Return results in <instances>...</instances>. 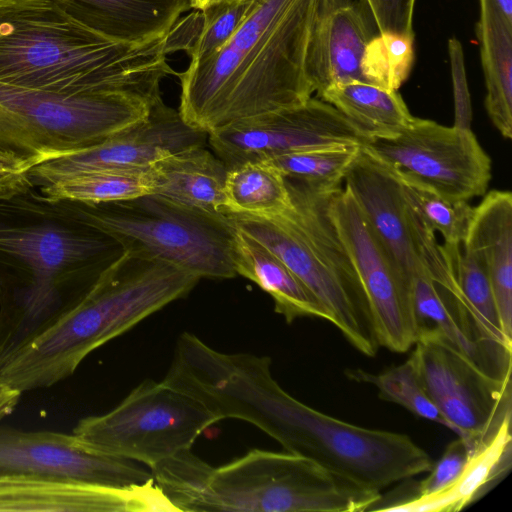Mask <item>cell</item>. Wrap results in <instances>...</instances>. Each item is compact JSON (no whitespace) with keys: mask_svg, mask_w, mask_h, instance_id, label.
<instances>
[{"mask_svg":"<svg viewBox=\"0 0 512 512\" xmlns=\"http://www.w3.org/2000/svg\"><path fill=\"white\" fill-rule=\"evenodd\" d=\"M448 53L455 103V125L470 128V97L467 85L463 48L458 39H449Z\"/></svg>","mask_w":512,"mask_h":512,"instance_id":"e575fe53","label":"cell"},{"mask_svg":"<svg viewBox=\"0 0 512 512\" xmlns=\"http://www.w3.org/2000/svg\"><path fill=\"white\" fill-rule=\"evenodd\" d=\"M2 1H4V0H0V2H2Z\"/></svg>","mask_w":512,"mask_h":512,"instance_id":"ab89813d","label":"cell"},{"mask_svg":"<svg viewBox=\"0 0 512 512\" xmlns=\"http://www.w3.org/2000/svg\"><path fill=\"white\" fill-rule=\"evenodd\" d=\"M176 512L151 479L125 487L0 475V512Z\"/></svg>","mask_w":512,"mask_h":512,"instance_id":"ac0fdd59","label":"cell"},{"mask_svg":"<svg viewBox=\"0 0 512 512\" xmlns=\"http://www.w3.org/2000/svg\"><path fill=\"white\" fill-rule=\"evenodd\" d=\"M123 251L68 200L33 187L0 201V365L73 306Z\"/></svg>","mask_w":512,"mask_h":512,"instance_id":"6da1fadb","label":"cell"},{"mask_svg":"<svg viewBox=\"0 0 512 512\" xmlns=\"http://www.w3.org/2000/svg\"><path fill=\"white\" fill-rule=\"evenodd\" d=\"M319 98L334 106L367 140L395 137L415 119L397 90L376 84H340Z\"/></svg>","mask_w":512,"mask_h":512,"instance_id":"484cf974","label":"cell"},{"mask_svg":"<svg viewBox=\"0 0 512 512\" xmlns=\"http://www.w3.org/2000/svg\"><path fill=\"white\" fill-rule=\"evenodd\" d=\"M347 376L354 381L374 385L382 399L401 405L418 417L445 426L443 417L426 393L410 357L404 363L378 374L356 369L348 370Z\"/></svg>","mask_w":512,"mask_h":512,"instance_id":"4dcf8cb0","label":"cell"},{"mask_svg":"<svg viewBox=\"0 0 512 512\" xmlns=\"http://www.w3.org/2000/svg\"><path fill=\"white\" fill-rule=\"evenodd\" d=\"M72 17L109 38L143 44L166 36L190 0H56Z\"/></svg>","mask_w":512,"mask_h":512,"instance_id":"44dd1931","label":"cell"},{"mask_svg":"<svg viewBox=\"0 0 512 512\" xmlns=\"http://www.w3.org/2000/svg\"><path fill=\"white\" fill-rule=\"evenodd\" d=\"M191 1V8L194 10H204L214 4H217L224 0H190Z\"/></svg>","mask_w":512,"mask_h":512,"instance_id":"74e56055","label":"cell"},{"mask_svg":"<svg viewBox=\"0 0 512 512\" xmlns=\"http://www.w3.org/2000/svg\"><path fill=\"white\" fill-rule=\"evenodd\" d=\"M381 60H382V47H381ZM382 78H383V63H382Z\"/></svg>","mask_w":512,"mask_h":512,"instance_id":"f35d334b","label":"cell"},{"mask_svg":"<svg viewBox=\"0 0 512 512\" xmlns=\"http://www.w3.org/2000/svg\"><path fill=\"white\" fill-rule=\"evenodd\" d=\"M391 167V166H390ZM407 205L444 244L460 246L465 239L473 208L468 201L450 200L426 185L395 170Z\"/></svg>","mask_w":512,"mask_h":512,"instance_id":"f546056e","label":"cell"},{"mask_svg":"<svg viewBox=\"0 0 512 512\" xmlns=\"http://www.w3.org/2000/svg\"><path fill=\"white\" fill-rule=\"evenodd\" d=\"M316 1L254 0L221 49L177 72L184 121L209 134L311 98L305 61Z\"/></svg>","mask_w":512,"mask_h":512,"instance_id":"7a4b0ae2","label":"cell"},{"mask_svg":"<svg viewBox=\"0 0 512 512\" xmlns=\"http://www.w3.org/2000/svg\"><path fill=\"white\" fill-rule=\"evenodd\" d=\"M329 214L358 272L378 345L396 353L407 352L418 338L411 282L377 239L346 188L332 193Z\"/></svg>","mask_w":512,"mask_h":512,"instance_id":"4fadbf2b","label":"cell"},{"mask_svg":"<svg viewBox=\"0 0 512 512\" xmlns=\"http://www.w3.org/2000/svg\"><path fill=\"white\" fill-rule=\"evenodd\" d=\"M414 346L410 358L426 393L473 455L511 420V374H489L435 330H420Z\"/></svg>","mask_w":512,"mask_h":512,"instance_id":"8fae6325","label":"cell"},{"mask_svg":"<svg viewBox=\"0 0 512 512\" xmlns=\"http://www.w3.org/2000/svg\"><path fill=\"white\" fill-rule=\"evenodd\" d=\"M363 146L397 172L450 200L483 196L491 180V159L469 127L415 117L395 137L369 139Z\"/></svg>","mask_w":512,"mask_h":512,"instance_id":"7c38bea8","label":"cell"},{"mask_svg":"<svg viewBox=\"0 0 512 512\" xmlns=\"http://www.w3.org/2000/svg\"><path fill=\"white\" fill-rule=\"evenodd\" d=\"M380 45L362 3L317 0L305 61L313 92L319 97L333 86L350 82L382 86Z\"/></svg>","mask_w":512,"mask_h":512,"instance_id":"2e32d148","label":"cell"},{"mask_svg":"<svg viewBox=\"0 0 512 512\" xmlns=\"http://www.w3.org/2000/svg\"><path fill=\"white\" fill-rule=\"evenodd\" d=\"M254 0H224L200 11L196 34L185 51L191 62L221 49L249 14Z\"/></svg>","mask_w":512,"mask_h":512,"instance_id":"1f68e13d","label":"cell"},{"mask_svg":"<svg viewBox=\"0 0 512 512\" xmlns=\"http://www.w3.org/2000/svg\"><path fill=\"white\" fill-rule=\"evenodd\" d=\"M21 394V392L0 380V420L13 412Z\"/></svg>","mask_w":512,"mask_h":512,"instance_id":"d590c367","label":"cell"},{"mask_svg":"<svg viewBox=\"0 0 512 512\" xmlns=\"http://www.w3.org/2000/svg\"><path fill=\"white\" fill-rule=\"evenodd\" d=\"M247 422L289 453L379 491L429 472L432 460L408 435L369 429L324 414L297 400L275 379L258 383L244 405Z\"/></svg>","mask_w":512,"mask_h":512,"instance_id":"52a82bcc","label":"cell"},{"mask_svg":"<svg viewBox=\"0 0 512 512\" xmlns=\"http://www.w3.org/2000/svg\"><path fill=\"white\" fill-rule=\"evenodd\" d=\"M226 212L275 217L292 205L286 178L267 161H246L228 168Z\"/></svg>","mask_w":512,"mask_h":512,"instance_id":"4316f807","label":"cell"},{"mask_svg":"<svg viewBox=\"0 0 512 512\" xmlns=\"http://www.w3.org/2000/svg\"><path fill=\"white\" fill-rule=\"evenodd\" d=\"M150 167L103 169L78 173L40 187L51 200L105 203L152 194Z\"/></svg>","mask_w":512,"mask_h":512,"instance_id":"83f0119b","label":"cell"},{"mask_svg":"<svg viewBox=\"0 0 512 512\" xmlns=\"http://www.w3.org/2000/svg\"><path fill=\"white\" fill-rule=\"evenodd\" d=\"M511 420L470 460L459 480L447 491L429 497L407 499L390 511L456 512L479 499L511 467Z\"/></svg>","mask_w":512,"mask_h":512,"instance_id":"d4e9b609","label":"cell"},{"mask_svg":"<svg viewBox=\"0 0 512 512\" xmlns=\"http://www.w3.org/2000/svg\"><path fill=\"white\" fill-rule=\"evenodd\" d=\"M416 0H361L382 39L397 38L413 43V13Z\"/></svg>","mask_w":512,"mask_h":512,"instance_id":"d6a6232c","label":"cell"},{"mask_svg":"<svg viewBox=\"0 0 512 512\" xmlns=\"http://www.w3.org/2000/svg\"><path fill=\"white\" fill-rule=\"evenodd\" d=\"M208 134L187 124L162 97L141 121L102 142L35 166L30 177L43 187L69 176L103 169L147 168L189 147L205 145Z\"/></svg>","mask_w":512,"mask_h":512,"instance_id":"9a60e30c","label":"cell"},{"mask_svg":"<svg viewBox=\"0 0 512 512\" xmlns=\"http://www.w3.org/2000/svg\"><path fill=\"white\" fill-rule=\"evenodd\" d=\"M218 416L201 400L165 379H147L115 408L82 418L73 432L94 450L150 469L183 451Z\"/></svg>","mask_w":512,"mask_h":512,"instance_id":"30bf717a","label":"cell"},{"mask_svg":"<svg viewBox=\"0 0 512 512\" xmlns=\"http://www.w3.org/2000/svg\"><path fill=\"white\" fill-rule=\"evenodd\" d=\"M199 280L123 251L73 306L0 365V380L23 393L68 378L95 349L186 296Z\"/></svg>","mask_w":512,"mask_h":512,"instance_id":"277c9868","label":"cell"},{"mask_svg":"<svg viewBox=\"0 0 512 512\" xmlns=\"http://www.w3.org/2000/svg\"><path fill=\"white\" fill-rule=\"evenodd\" d=\"M167 35L121 42L82 24L56 0H4L0 82L58 93L160 90L163 78L177 74L168 64Z\"/></svg>","mask_w":512,"mask_h":512,"instance_id":"3957f363","label":"cell"},{"mask_svg":"<svg viewBox=\"0 0 512 512\" xmlns=\"http://www.w3.org/2000/svg\"><path fill=\"white\" fill-rule=\"evenodd\" d=\"M70 202L125 252L173 265L200 279L237 275L235 227L226 215L210 214L157 194L96 204Z\"/></svg>","mask_w":512,"mask_h":512,"instance_id":"9c48e42d","label":"cell"},{"mask_svg":"<svg viewBox=\"0 0 512 512\" xmlns=\"http://www.w3.org/2000/svg\"><path fill=\"white\" fill-rule=\"evenodd\" d=\"M476 35L486 84L485 108L499 133L512 137V23L493 0H479Z\"/></svg>","mask_w":512,"mask_h":512,"instance_id":"cb8c5ba5","label":"cell"},{"mask_svg":"<svg viewBox=\"0 0 512 512\" xmlns=\"http://www.w3.org/2000/svg\"><path fill=\"white\" fill-rule=\"evenodd\" d=\"M235 227V226H234ZM233 259L241 275L268 293L275 312L287 323L300 317H318L331 322V316L307 286L271 250L235 227Z\"/></svg>","mask_w":512,"mask_h":512,"instance_id":"603a6c76","label":"cell"},{"mask_svg":"<svg viewBox=\"0 0 512 512\" xmlns=\"http://www.w3.org/2000/svg\"><path fill=\"white\" fill-rule=\"evenodd\" d=\"M291 207L275 217L226 212L231 223L277 255L325 307L333 323L362 354L378 342L355 264L329 214L332 192L286 179Z\"/></svg>","mask_w":512,"mask_h":512,"instance_id":"8992f818","label":"cell"},{"mask_svg":"<svg viewBox=\"0 0 512 512\" xmlns=\"http://www.w3.org/2000/svg\"><path fill=\"white\" fill-rule=\"evenodd\" d=\"M504 18L512 23V0H493Z\"/></svg>","mask_w":512,"mask_h":512,"instance_id":"8d00e7d4","label":"cell"},{"mask_svg":"<svg viewBox=\"0 0 512 512\" xmlns=\"http://www.w3.org/2000/svg\"><path fill=\"white\" fill-rule=\"evenodd\" d=\"M160 90L58 93L0 82V150L43 162L76 153L144 119Z\"/></svg>","mask_w":512,"mask_h":512,"instance_id":"ba28073f","label":"cell"},{"mask_svg":"<svg viewBox=\"0 0 512 512\" xmlns=\"http://www.w3.org/2000/svg\"><path fill=\"white\" fill-rule=\"evenodd\" d=\"M157 194L214 215H225L228 168L215 154L198 145L171 154L150 166Z\"/></svg>","mask_w":512,"mask_h":512,"instance_id":"7402d4cb","label":"cell"},{"mask_svg":"<svg viewBox=\"0 0 512 512\" xmlns=\"http://www.w3.org/2000/svg\"><path fill=\"white\" fill-rule=\"evenodd\" d=\"M362 146V145H361ZM360 145H337L313 148L269 158L286 179L300 182L320 192L340 187Z\"/></svg>","mask_w":512,"mask_h":512,"instance_id":"f1b7e54d","label":"cell"},{"mask_svg":"<svg viewBox=\"0 0 512 512\" xmlns=\"http://www.w3.org/2000/svg\"><path fill=\"white\" fill-rule=\"evenodd\" d=\"M0 475H33L125 487L153 479L135 461L94 450L74 432L0 427Z\"/></svg>","mask_w":512,"mask_h":512,"instance_id":"e0dca14e","label":"cell"},{"mask_svg":"<svg viewBox=\"0 0 512 512\" xmlns=\"http://www.w3.org/2000/svg\"><path fill=\"white\" fill-rule=\"evenodd\" d=\"M227 168L326 146L363 145L367 139L334 106L318 98L245 118L208 134Z\"/></svg>","mask_w":512,"mask_h":512,"instance_id":"5bb4252c","label":"cell"},{"mask_svg":"<svg viewBox=\"0 0 512 512\" xmlns=\"http://www.w3.org/2000/svg\"><path fill=\"white\" fill-rule=\"evenodd\" d=\"M41 163L43 161L38 158L0 150V201L9 200L36 187L30 172Z\"/></svg>","mask_w":512,"mask_h":512,"instance_id":"836d02e7","label":"cell"},{"mask_svg":"<svg viewBox=\"0 0 512 512\" xmlns=\"http://www.w3.org/2000/svg\"><path fill=\"white\" fill-rule=\"evenodd\" d=\"M485 269L493 291L501 328L512 340V194L486 192L473 208L461 244Z\"/></svg>","mask_w":512,"mask_h":512,"instance_id":"ffe728a7","label":"cell"},{"mask_svg":"<svg viewBox=\"0 0 512 512\" xmlns=\"http://www.w3.org/2000/svg\"><path fill=\"white\" fill-rule=\"evenodd\" d=\"M150 470L182 512H360L381 497L379 491L289 452L252 449L213 467L186 450Z\"/></svg>","mask_w":512,"mask_h":512,"instance_id":"5b68a950","label":"cell"},{"mask_svg":"<svg viewBox=\"0 0 512 512\" xmlns=\"http://www.w3.org/2000/svg\"><path fill=\"white\" fill-rule=\"evenodd\" d=\"M343 181L377 239L411 282L423 265L416 253L407 204L395 170L362 145Z\"/></svg>","mask_w":512,"mask_h":512,"instance_id":"d6986e66","label":"cell"}]
</instances>
